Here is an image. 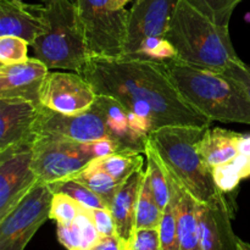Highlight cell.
<instances>
[{"label":"cell","mask_w":250,"mask_h":250,"mask_svg":"<svg viewBox=\"0 0 250 250\" xmlns=\"http://www.w3.org/2000/svg\"><path fill=\"white\" fill-rule=\"evenodd\" d=\"M98 95H107L148 122L207 128L212 121L188 104L161 62L126 58H90L80 71Z\"/></svg>","instance_id":"cell-1"},{"label":"cell","mask_w":250,"mask_h":250,"mask_svg":"<svg viewBox=\"0 0 250 250\" xmlns=\"http://www.w3.org/2000/svg\"><path fill=\"white\" fill-rule=\"evenodd\" d=\"M183 99L208 119L250 125V99L224 73L193 67L176 59L164 63Z\"/></svg>","instance_id":"cell-2"},{"label":"cell","mask_w":250,"mask_h":250,"mask_svg":"<svg viewBox=\"0 0 250 250\" xmlns=\"http://www.w3.org/2000/svg\"><path fill=\"white\" fill-rule=\"evenodd\" d=\"M166 39L176 51V60L193 67L222 73L239 60L229 27L217 26L186 0H181L171 19Z\"/></svg>","instance_id":"cell-3"},{"label":"cell","mask_w":250,"mask_h":250,"mask_svg":"<svg viewBox=\"0 0 250 250\" xmlns=\"http://www.w3.org/2000/svg\"><path fill=\"white\" fill-rule=\"evenodd\" d=\"M207 128L166 126L149 134V144L164 167L199 203L210 202L222 193L199 150V141Z\"/></svg>","instance_id":"cell-4"},{"label":"cell","mask_w":250,"mask_h":250,"mask_svg":"<svg viewBox=\"0 0 250 250\" xmlns=\"http://www.w3.org/2000/svg\"><path fill=\"white\" fill-rule=\"evenodd\" d=\"M45 31L32 44L34 58L49 70L62 68L80 73L90 56L77 7L70 0H43L34 5Z\"/></svg>","instance_id":"cell-5"},{"label":"cell","mask_w":250,"mask_h":250,"mask_svg":"<svg viewBox=\"0 0 250 250\" xmlns=\"http://www.w3.org/2000/svg\"><path fill=\"white\" fill-rule=\"evenodd\" d=\"M181 0H134L129 10L121 58L165 63L176 59L166 39L171 19Z\"/></svg>","instance_id":"cell-6"},{"label":"cell","mask_w":250,"mask_h":250,"mask_svg":"<svg viewBox=\"0 0 250 250\" xmlns=\"http://www.w3.org/2000/svg\"><path fill=\"white\" fill-rule=\"evenodd\" d=\"M78 15L92 58H121L129 10L115 9L111 0H77Z\"/></svg>","instance_id":"cell-7"},{"label":"cell","mask_w":250,"mask_h":250,"mask_svg":"<svg viewBox=\"0 0 250 250\" xmlns=\"http://www.w3.org/2000/svg\"><path fill=\"white\" fill-rule=\"evenodd\" d=\"M53 190L38 182L16 207L0 219V250H23L49 219Z\"/></svg>","instance_id":"cell-8"},{"label":"cell","mask_w":250,"mask_h":250,"mask_svg":"<svg viewBox=\"0 0 250 250\" xmlns=\"http://www.w3.org/2000/svg\"><path fill=\"white\" fill-rule=\"evenodd\" d=\"M92 161L94 158L88 153L84 143L38 137L33 146L32 168L38 182L44 185L72 177Z\"/></svg>","instance_id":"cell-9"},{"label":"cell","mask_w":250,"mask_h":250,"mask_svg":"<svg viewBox=\"0 0 250 250\" xmlns=\"http://www.w3.org/2000/svg\"><path fill=\"white\" fill-rule=\"evenodd\" d=\"M92 109L104 120L106 136L114 143L116 153L146 154L151 133L146 120L107 95H97Z\"/></svg>","instance_id":"cell-10"},{"label":"cell","mask_w":250,"mask_h":250,"mask_svg":"<svg viewBox=\"0 0 250 250\" xmlns=\"http://www.w3.org/2000/svg\"><path fill=\"white\" fill-rule=\"evenodd\" d=\"M33 146L22 144L0 151V219L38 183L32 168Z\"/></svg>","instance_id":"cell-11"},{"label":"cell","mask_w":250,"mask_h":250,"mask_svg":"<svg viewBox=\"0 0 250 250\" xmlns=\"http://www.w3.org/2000/svg\"><path fill=\"white\" fill-rule=\"evenodd\" d=\"M34 133L37 138L48 137L77 143L107 138L104 120L92 107L80 114L66 115L41 105Z\"/></svg>","instance_id":"cell-12"},{"label":"cell","mask_w":250,"mask_h":250,"mask_svg":"<svg viewBox=\"0 0 250 250\" xmlns=\"http://www.w3.org/2000/svg\"><path fill=\"white\" fill-rule=\"evenodd\" d=\"M92 84L81 73L49 72L41 93V105L66 115L84 112L97 99Z\"/></svg>","instance_id":"cell-13"},{"label":"cell","mask_w":250,"mask_h":250,"mask_svg":"<svg viewBox=\"0 0 250 250\" xmlns=\"http://www.w3.org/2000/svg\"><path fill=\"white\" fill-rule=\"evenodd\" d=\"M200 241L204 250H239L242 239L234 233L233 209L221 193L207 203H197Z\"/></svg>","instance_id":"cell-14"},{"label":"cell","mask_w":250,"mask_h":250,"mask_svg":"<svg viewBox=\"0 0 250 250\" xmlns=\"http://www.w3.org/2000/svg\"><path fill=\"white\" fill-rule=\"evenodd\" d=\"M41 105L21 98H0V151L10 146L34 144Z\"/></svg>","instance_id":"cell-15"},{"label":"cell","mask_w":250,"mask_h":250,"mask_svg":"<svg viewBox=\"0 0 250 250\" xmlns=\"http://www.w3.org/2000/svg\"><path fill=\"white\" fill-rule=\"evenodd\" d=\"M49 68L37 58L0 66V98H21L41 105V93Z\"/></svg>","instance_id":"cell-16"},{"label":"cell","mask_w":250,"mask_h":250,"mask_svg":"<svg viewBox=\"0 0 250 250\" xmlns=\"http://www.w3.org/2000/svg\"><path fill=\"white\" fill-rule=\"evenodd\" d=\"M45 31V24L34 5L22 0L0 1V37H19L29 45Z\"/></svg>","instance_id":"cell-17"},{"label":"cell","mask_w":250,"mask_h":250,"mask_svg":"<svg viewBox=\"0 0 250 250\" xmlns=\"http://www.w3.org/2000/svg\"><path fill=\"white\" fill-rule=\"evenodd\" d=\"M146 171L139 168L131 177L121 183L112 199L109 209L114 216L117 236L128 248L132 236L136 231V209L139 192L143 183Z\"/></svg>","instance_id":"cell-18"},{"label":"cell","mask_w":250,"mask_h":250,"mask_svg":"<svg viewBox=\"0 0 250 250\" xmlns=\"http://www.w3.org/2000/svg\"><path fill=\"white\" fill-rule=\"evenodd\" d=\"M170 183L171 190H172V200L176 212H177L180 250H204L202 241H200L199 224H198L197 216L198 202L171 176Z\"/></svg>","instance_id":"cell-19"},{"label":"cell","mask_w":250,"mask_h":250,"mask_svg":"<svg viewBox=\"0 0 250 250\" xmlns=\"http://www.w3.org/2000/svg\"><path fill=\"white\" fill-rule=\"evenodd\" d=\"M241 134L220 127H208L199 141V150L208 165L214 168L233 160L239 154Z\"/></svg>","instance_id":"cell-20"},{"label":"cell","mask_w":250,"mask_h":250,"mask_svg":"<svg viewBox=\"0 0 250 250\" xmlns=\"http://www.w3.org/2000/svg\"><path fill=\"white\" fill-rule=\"evenodd\" d=\"M146 175H148L149 182H150L151 190L161 209H165L170 204L172 199V190H171L170 176L167 171L164 167L163 163L159 156L156 155L155 150L151 148L148 142L146 151Z\"/></svg>","instance_id":"cell-21"},{"label":"cell","mask_w":250,"mask_h":250,"mask_svg":"<svg viewBox=\"0 0 250 250\" xmlns=\"http://www.w3.org/2000/svg\"><path fill=\"white\" fill-rule=\"evenodd\" d=\"M212 176L222 193H232L242 180L250 176V156L238 154L229 163L212 168Z\"/></svg>","instance_id":"cell-22"},{"label":"cell","mask_w":250,"mask_h":250,"mask_svg":"<svg viewBox=\"0 0 250 250\" xmlns=\"http://www.w3.org/2000/svg\"><path fill=\"white\" fill-rule=\"evenodd\" d=\"M92 164L103 168L119 183H124L136 171L143 168L144 159L141 154L114 153L104 158L95 159Z\"/></svg>","instance_id":"cell-23"},{"label":"cell","mask_w":250,"mask_h":250,"mask_svg":"<svg viewBox=\"0 0 250 250\" xmlns=\"http://www.w3.org/2000/svg\"><path fill=\"white\" fill-rule=\"evenodd\" d=\"M72 177L82 182L89 189H92L95 194L99 195L104 200L105 204L107 205V208L111 204L112 199H114L115 194H116L117 189L121 185L114 177H111L109 173L105 172L103 168L93 165L92 163L84 170L81 171L77 175L72 176Z\"/></svg>","instance_id":"cell-24"},{"label":"cell","mask_w":250,"mask_h":250,"mask_svg":"<svg viewBox=\"0 0 250 250\" xmlns=\"http://www.w3.org/2000/svg\"><path fill=\"white\" fill-rule=\"evenodd\" d=\"M164 210L159 207L151 190L148 175L144 176L136 209V229H158Z\"/></svg>","instance_id":"cell-25"},{"label":"cell","mask_w":250,"mask_h":250,"mask_svg":"<svg viewBox=\"0 0 250 250\" xmlns=\"http://www.w3.org/2000/svg\"><path fill=\"white\" fill-rule=\"evenodd\" d=\"M49 187L51 188L53 193H61V194L67 195L87 210L107 208V205L99 195L95 194L87 186L73 177L56 181V182L50 183Z\"/></svg>","instance_id":"cell-26"},{"label":"cell","mask_w":250,"mask_h":250,"mask_svg":"<svg viewBox=\"0 0 250 250\" xmlns=\"http://www.w3.org/2000/svg\"><path fill=\"white\" fill-rule=\"evenodd\" d=\"M217 26L229 27L237 5L243 0H186Z\"/></svg>","instance_id":"cell-27"},{"label":"cell","mask_w":250,"mask_h":250,"mask_svg":"<svg viewBox=\"0 0 250 250\" xmlns=\"http://www.w3.org/2000/svg\"><path fill=\"white\" fill-rule=\"evenodd\" d=\"M158 229L160 234L161 250H180L177 212L172 199L170 204L164 209L163 217Z\"/></svg>","instance_id":"cell-28"},{"label":"cell","mask_w":250,"mask_h":250,"mask_svg":"<svg viewBox=\"0 0 250 250\" xmlns=\"http://www.w3.org/2000/svg\"><path fill=\"white\" fill-rule=\"evenodd\" d=\"M83 209L84 208L72 198L61 193H54L49 219L56 221V224H72Z\"/></svg>","instance_id":"cell-29"},{"label":"cell","mask_w":250,"mask_h":250,"mask_svg":"<svg viewBox=\"0 0 250 250\" xmlns=\"http://www.w3.org/2000/svg\"><path fill=\"white\" fill-rule=\"evenodd\" d=\"M29 43L19 37L2 36L0 37V63L12 65L23 62L28 59Z\"/></svg>","instance_id":"cell-30"},{"label":"cell","mask_w":250,"mask_h":250,"mask_svg":"<svg viewBox=\"0 0 250 250\" xmlns=\"http://www.w3.org/2000/svg\"><path fill=\"white\" fill-rule=\"evenodd\" d=\"M128 250H161L159 229H136Z\"/></svg>","instance_id":"cell-31"},{"label":"cell","mask_w":250,"mask_h":250,"mask_svg":"<svg viewBox=\"0 0 250 250\" xmlns=\"http://www.w3.org/2000/svg\"><path fill=\"white\" fill-rule=\"evenodd\" d=\"M76 222H77L81 229V239H82L81 250H92L102 236L98 232V229H95L87 209L82 210V212L76 219Z\"/></svg>","instance_id":"cell-32"},{"label":"cell","mask_w":250,"mask_h":250,"mask_svg":"<svg viewBox=\"0 0 250 250\" xmlns=\"http://www.w3.org/2000/svg\"><path fill=\"white\" fill-rule=\"evenodd\" d=\"M58 239L67 250H81V229L77 222L72 224H59L56 227Z\"/></svg>","instance_id":"cell-33"},{"label":"cell","mask_w":250,"mask_h":250,"mask_svg":"<svg viewBox=\"0 0 250 250\" xmlns=\"http://www.w3.org/2000/svg\"><path fill=\"white\" fill-rule=\"evenodd\" d=\"M90 219L94 224L95 229L100 233V236H115L116 233V226H115L114 216L109 208L103 209H92L88 210Z\"/></svg>","instance_id":"cell-34"},{"label":"cell","mask_w":250,"mask_h":250,"mask_svg":"<svg viewBox=\"0 0 250 250\" xmlns=\"http://www.w3.org/2000/svg\"><path fill=\"white\" fill-rule=\"evenodd\" d=\"M222 73L238 83L250 99V63H246L239 59L232 62Z\"/></svg>","instance_id":"cell-35"},{"label":"cell","mask_w":250,"mask_h":250,"mask_svg":"<svg viewBox=\"0 0 250 250\" xmlns=\"http://www.w3.org/2000/svg\"><path fill=\"white\" fill-rule=\"evenodd\" d=\"M92 250H128L126 244L117 234L115 236H102Z\"/></svg>","instance_id":"cell-36"},{"label":"cell","mask_w":250,"mask_h":250,"mask_svg":"<svg viewBox=\"0 0 250 250\" xmlns=\"http://www.w3.org/2000/svg\"><path fill=\"white\" fill-rule=\"evenodd\" d=\"M238 153L250 156V134H241L238 142Z\"/></svg>","instance_id":"cell-37"},{"label":"cell","mask_w":250,"mask_h":250,"mask_svg":"<svg viewBox=\"0 0 250 250\" xmlns=\"http://www.w3.org/2000/svg\"><path fill=\"white\" fill-rule=\"evenodd\" d=\"M112 1V6L115 7V9H124L125 5L127 4V2H129L131 0H111Z\"/></svg>","instance_id":"cell-38"},{"label":"cell","mask_w":250,"mask_h":250,"mask_svg":"<svg viewBox=\"0 0 250 250\" xmlns=\"http://www.w3.org/2000/svg\"><path fill=\"white\" fill-rule=\"evenodd\" d=\"M239 250H250V244L247 243V242L242 241L241 247H239Z\"/></svg>","instance_id":"cell-39"},{"label":"cell","mask_w":250,"mask_h":250,"mask_svg":"<svg viewBox=\"0 0 250 250\" xmlns=\"http://www.w3.org/2000/svg\"><path fill=\"white\" fill-rule=\"evenodd\" d=\"M70 1H71V2H72V4H75V5H76V4H77V0H70Z\"/></svg>","instance_id":"cell-40"}]
</instances>
